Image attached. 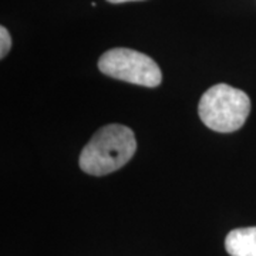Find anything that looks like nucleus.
Segmentation results:
<instances>
[{
	"mask_svg": "<svg viewBox=\"0 0 256 256\" xmlns=\"http://www.w3.org/2000/svg\"><path fill=\"white\" fill-rule=\"evenodd\" d=\"M110 3H126V2H136V0H107Z\"/></svg>",
	"mask_w": 256,
	"mask_h": 256,
	"instance_id": "nucleus-6",
	"label": "nucleus"
},
{
	"mask_svg": "<svg viewBox=\"0 0 256 256\" xmlns=\"http://www.w3.org/2000/svg\"><path fill=\"white\" fill-rule=\"evenodd\" d=\"M250 111L248 94L228 84H216L206 90L198 104L202 122L216 132H234L242 127Z\"/></svg>",
	"mask_w": 256,
	"mask_h": 256,
	"instance_id": "nucleus-2",
	"label": "nucleus"
},
{
	"mask_svg": "<svg viewBox=\"0 0 256 256\" xmlns=\"http://www.w3.org/2000/svg\"><path fill=\"white\" fill-rule=\"evenodd\" d=\"M137 141L131 128L110 124L100 128L80 154V168L86 174L107 175L122 168L132 158Z\"/></svg>",
	"mask_w": 256,
	"mask_h": 256,
	"instance_id": "nucleus-1",
	"label": "nucleus"
},
{
	"mask_svg": "<svg viewBox=\"0 0 256 256\" xmlns=\"http://www.w3.org/2000/svg\"><path fill=\"white\" fill-rule=\"evenodd\" d=\"M101 73L121 82L156 87L162 80L161 68L150 56L131 48H111L98 60Z\"/></svg>",
	"mask_w": 256,
	"mask_h": 256,
	"instance_id": "nucleus-3",
	"label": "nucleus"
},
{
	"mask_svg": "<svg viewBox=\"0 0 256 256\" xmlns=\"http://www.w3.org/2000/svg\"><path fill=\"white\" fill-rule=\"evenodd\" d=\"M12 47V37L6 28H0V57L4 58Z\"/></svg>",
	"mask_w": 256,
	"mask_h": 256,
	"instance_id": "nucleus-5",
	"label": "nucleus"
},
{
	"mask_svg": "<svg viewBox=\"0 0 256 256\" xmlns=\"http://www.w3.org/2000/svg\"><path fill=\"white\" fill-rule=\"evenodd\" d=\"M225 249L230 256H256V226L230 230L225 239Z\"/></svg>",
	"mask_w": 256,
	"mask_h": 256,
	"instance_id": "nucleus-4",
	"label": "nucleus"
}]
</instances>
